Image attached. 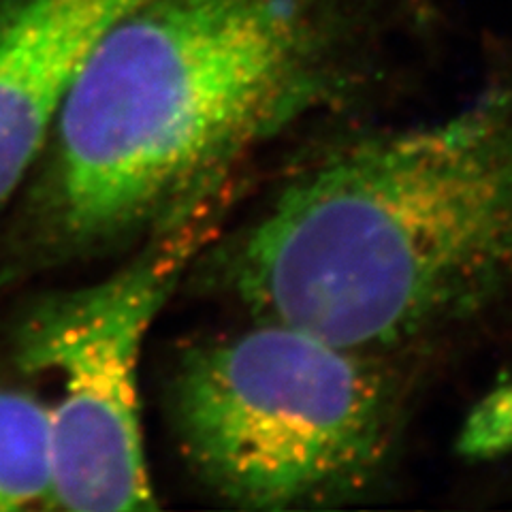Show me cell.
I'll list each match as a JSON object with an SVG mask.
<instances>
[{
    "instance_id": "obj_2",
    "label": "cell",
    "mask_w": 512,
    "mask_h": 512,
    "mask_svg": "<svg viewBox=\"0 0 512 512\" xmlns=\"http://www.w3.org/2000/svg\"><path fill=\"white\" fill-rule=\"evenodd\" d=\"M195 269L250 318L412 365L512 314V62L451 114L333 141Z\"/></svg>"
},
{
    "instance_id": "obj_7",
    "label": "cell",
    "mask_w": 512,
    "mask_h": 512,
    "mask_svg": "<svg viewBox=\"0 0 512 512\" xmlns=\"http://www.w3.org/2000/svg\"><path fill=\"white\" fill-rule=\"evenodd\" d=\"M512 393V391H510ZM512 444V395H495L493 406L478 410L468 427L466 446L476 453Z\"/></svg>"
},
{
    "instance_id": "obj_3",
    "label": "cell",
    "mask_w": 512,
    "mask_h": 512,
    "mask_svg": "<svg viewBox=\"0 0 512 512\" xmlns=\"http://www.w3.org/2000/svg\"><path fill=\"white\" fill-rule=\"evenodd\" d=\"M410 365L280 320L188 346L171 374L175 442L244 510H338L387 491L410 425Z\"/></svg>"
},
{
    "instance_id": "obj_6",
    "label": "cell",
    "mask_w": 512,
    "mask_h": 512,
    "mask_svg": "<svg viewBox=\"0 0 512 512\" xmlns=\"http://www.w3.org/2000/svg\"><path fill=\"white\" fill-rule=\"evenodd\" d=\"M54 444L50 406L0 384V512L50 508Z\"/></svg>"
},
{
    "instance_id": "obj_5",
    "label": "cell",
    "mask_w": 512,
    "mask_h": 512,
    "mask_svg": "<svg viewBox=\"0 0 512 512\" xmlns=\"http://www.w3.org/2000/svg\"><path fill=\"white\" fill-rule=\"evenodd\" d=\"M141 0H0V207L28 182L105 30Z\"/></svg>"
},
{
    "instance_id": "obj_4",
    "label": "cell",
    "mask_w": 512,
    "mask_h": 512,
    "mask_svg": "<svg viewBox=\"0 0 512 512\" xmlns=\"http://www.w3.org/2000/svg\"><path fill=\"white\" fill-rule=\"evenodd\" d=\"M239 182L186 197L114 274L37 301L15 333L24 374L52 376L54 510L158 506L141 421L139 370L154 320L222 233Z\"/></svg>"
},
{
    "instance_id": "obj_1",
    "label": "cell",
    "mask_w": 512,
    "mask_h": 512,
    "mask_svg": "<svg viewBox=\"0 0 512 512\" xmlns=\"http://www.w3.org/2000/svg\"><path fill=\"white\" fill-rule=\"evenodd\" d=\"M438 18V0H141L64 96L3 276L118 248L239 182L267 143L387 88Z\"/></svg>"
}]
</instances>
